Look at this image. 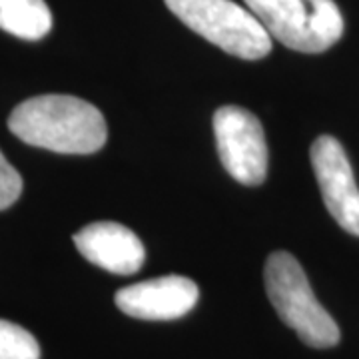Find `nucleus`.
Masks as SVG:
<instances>
[{
	"label": "nucleus",
	"instance_id": "9",
	"mask_svg": "<svg viewBox=\"0 0 359 359\" xmlns=\"http://www.w3.org/2000/svg\"><path fill=\"white\" fill-rule=\"evenodd\" d=\"M0 28L16 39H44L52 28L50 8L44 0H0Z\"/></svg>",
	"mask_w": 359,
	"mask_h": 359
},
{
	"label": "nucleus",
	"instance_id": "3",
	"mask_svg": "<svg viewBox=\"0 0 359 359\" xmlns=\"http://www.w3.org/2000/svg\"><path fill=\"white\" fill-rule=\"evenodd\" d=\"M166 4L188 28L231 56L259 60L271 50V36L256 14L231 0H166Z\"/></svg>",
	"mask_w": 359,
	"mask_h": 359
},
{
	"label": "nucleus",
	"instance_id": "8",
	"mask_svg": "<svg viewBox=\"0 0 359 359\" xmlns=\"http://www.w3.org/2000/svg\"><path fill=\"white\" fill-rule=\"evenodd\" d=\"M78 252L98 268L132 276L142 268L146 250L134 231L116 222H96L74 233Z\"/></svg>",
	"mask_w": 359,
	"mask_h": 359
},
{
	"label": "nucleus",
	"instance_id": "4",
	"mask_svg": "<svg viewBox=\"0 0 359 359\" xmlns=\"http://www.w3.org/2000/svg\"><path fill=\"white\" fill-rule=\"evenodd\" d=\"M271 39L306 54L332 48L344 34L334 0H244Z\"/></svg>",
	"mask_w": 359,
	"mask_h": 359
},
{
	"label": "nucleus",
	"instance_id": "10",
	"mask_svg": "<svg viewBox=\"0 0 359 359\" xmlns=\"http://www.w3.org/2000/svg\"><path fill=\"white\" fill-rule=\"evenodd\" d=\"M0 359H40L36 337L13 321L0 320Z\"/></svg>",
	"mask_w": 359,
	"mask_h": 359
},
{
	"label": "nucleus",
	"instance_id": "5",
	"mask_svg": "<svg viewBox=\"0 0 359 359\" xmlns=\"http://www.w3.org/2000/svg\"><path fill=\"white\" fill-rule=\"evenodd\" d=\"M218 154L231 178L259 186L268 174V144L256 116L240 106H222L214 114Z\"/></svg>",
	"mask_w": 359,
	"mask_h": 359
},
{
	"label": "nucleus",
	"instance_id": "6",
	"mask_svg": "<svg viewBox=\"0 0 359 359\" xmlns=\"http://www.w3.org/2000/svg\"><path fill=\"white\" fill-rule=\"evenodd\" d=\"M309 158L332 218L346 231L359 236V188L344 146L334 136H320L311 144Z\"/></svg>",
	"mask_w": 359,
	"mask_h": 359
},
{
	"label": "nucleus",
	"instance_id": "7",
	"mask_svg": "<svg viewBox=\"0 0 359 359\" xmlns=\"http://www.w3.org/2000/svg\"><path fill=\"white\" fill-rule=\"evenodd\" d=\"M198 285L184 276H164L122 287L114 302L130 318L148 321L178 320L198 304Z\"/></svg>",
	"mask_w": 359,
	"mask_h": 359
},
{
	"label": "nucleus",
	"instance_id": "1",
	"mask_svg": "<svg viewBox=\"0 0 359 359\" xmlns=\"http://www.w3.org/2000/svg\"><path fill=\"white\" fill-rule=\"evenodd\" d=\"M8 128L26 144L58 154H94L108 138L102 112L66 94H44L18 104Z\"/></svg>",
	"mask_w": 359,
	"mask_h": 359
},
{
	"label": "nucleus",
	"instance_id": "2",
	"mask_svg": "<svg viewBox=\"0 0 359 359\" xmlns=\"http://www.w3.org/2000/svg\"><path fill=\"white\" fill-rule=\"evenodd\" d=\"M266 290L271 306L309 347H334L339 327L321 308L299 262L287 252H273L266 262Z\"/></svg>",
	"mask_w": 359,
	"mask_h": 359
},
{
	"label": "nucleus",
	"instance_id": "11",
	"mask_svg": "<svg viewBox=\"0 0 359 359\" xmlns=\"http://www.w3.org/2000/svg\"><path fill=\"white\" fill-rule=\"evenodd\" d=\"M22 178L16 168L0 152V210H6L20 198Z\"/></svg>",
	"mask_w": 359,
	"mask_h": 359
}]
</instances>
